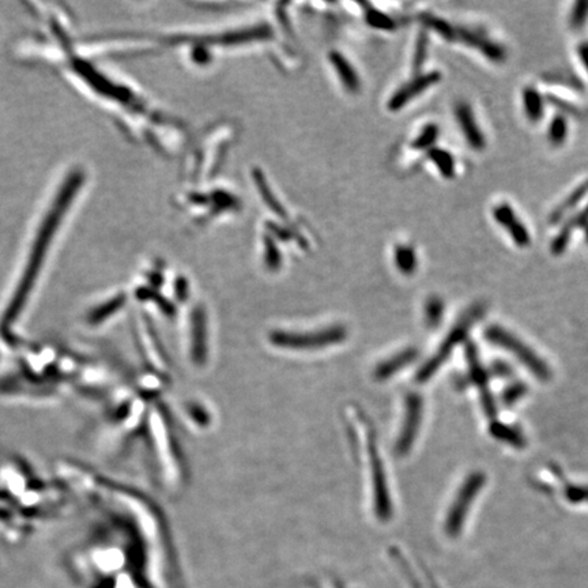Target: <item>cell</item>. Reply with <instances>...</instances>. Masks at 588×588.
Here are the masks:
<instances>
[{"instance_id":"1","label":"cell","mask_w":588,"mask_h":588,"mask_svg":"<svg viewBox=\"0 0 588 588\" xmlns=\"http://www.w3.org/2000/svg\"><path fill=\"white\" fill-rule=\"evenodd\" d=\"M83 172L79 169L73 170L67 179L64 180V183L61 184L57 195H56L55 201L52 203L51 208L48 210L45 220H42L38 232H37L36 239H35V244L32 247V252L30 257L28 259V264L25 269V276L20 282L18 292L16 295L14 304H13V310L19 308V305L25 301L26 295L29 293L32 283L35 282L36 276L40 273L42 260L45 259L47 252L51 248L52 240L55 237L56 232L63 220L64 214L70 210V206L75 199V195L79 192L82 184H83Z\"/></svg>"},{"instance_id":"2","label":"cell","mask_w":588,"mask_h":588,"mask_svg":"<svg viewBox=\"0 0 588 588\" xmlns=\"http://www.w3.org/2000/svg\"><path fill=\"white\" fill-rule=\"evenodd\" d=\"M355 423L358 429L361 430L360 435L364 439L361 445L365 448L364 449L365 467H367L365 470H367L368 481H369V488H370L369 492L372 493L370 500H372L373 514L380 520L388 519L391 516V497H389L384 464H383V460L379 457L375 433L372 430V426H369L367 421L363 420L361 417H357Z\"/></svg>"},{"instance_id":"3","label":"cell","mask_w":588,"mask_h":588,"mask_svg":"<svg viewBox=\"0 0 588 588\" xmlns=\"http://www.w3.org/2000/svg\"><path fill=\"white\" fill-rule=\"evenodd\" d=\"M348 331L341 324H331L316 330H276L270 334L276 348L293 351H316L342 343Z\"/></svg>"},{"instance_id":"4","label":"cell","mask_w":588,"mask_h":588,"mask_svg":"<svg viewBox=\"0 0 588 588\" xmlns=\"http://www.w3.org/2000/svg\"><path fill=\"white\" fill-rule=\"evenodd\" d=\"M486 338L498 346H502L504 349L511 351L519 358L520 363H523L533 372L536 377L542 380H546L551 377V369L548 368V365L534 353L533 350L526 346L510 331L504 330L502 327H498V326H492L489 330L486 331Z\"/></svg>"},{"instance_id":"5","label":"cell","mask_w":588,"mask_h":588,"mask_svg":"<svg viewBox=\"0 0 588 588\" xmlns=\"http://www.w3.org/2000/svg\"><path fill=\"white\" fill-rule=\"evenodd\" d=\"M482 312H483V307L482 305H476L469 312L464 313L460 317L459 322L454 326V329L449 332L447 341L441 345L439 353L435 354L432 357V360L426 365H423V369L420 370V375H418V379L420 380H426L428 377H430L436 372V369L440 367L441 363L452 351V346L455 343H459L460 341L467 335V332L470 331L471 326L482 316Z\"/></svg>"},{"instance_id":"6","label":"cell","mask_w":588,"mask_h":588,"mask_svg":"<svg viewBox=\"0 0 588 588\" xmlns=\"http://www.w3.org/2000/svg\"><path fill=\"white\" fill-rule=\"evenodd\" d=\"M483 485H485V476L482 473H474L466 479V482L460 488L458 496L454 500V504L449 508V514L445 523L448 533L454 534L459 531L467 511L470 510L474 498L481 492Z\"/></svg>"},{"instance_id":"7","label":"cell","mask_w":588,"mask_h":588,"mask_svg":"<svg viewBox=\"0 0 588 588\" xmlns=\"http://www.w3.org/2000/svg\"><path fill=\"white\" fill-rule=\"evenodd\" d=\"M457 41L476 49L493 63H504L507 60V48L478 28L457 26Z\"/></svg>"},{"instance_id":"8","label":"cell","mask_w":588,"mask_h":588,"mask_svg":"<svg viewBox=\"0 0 588 588\" xmlns=\"http://www.w3.org/2000/svg\"><path fill=\"white\" fill-rule=\"evenodd\" d=\"M404 404V418L395 442V449L401 455L407 454L411 449L423 420V401L418 395L410 394Z\"/></svg>"},{"instance_id":"9","label":"cell","mask_w":588,"mask_h":588,"mask_svg":"<svg viewBox=\"0 0 588 588\" xmlns=\"http://www.w3.org/2000/svg\"><path fill=\"white\" fill-rule=\"evenodd\" d=\"M441 81V74L439 71H429V73L420 74L404 86H401L396 92L394 93L388 101V110L398 112L406 107L410 101H413L416 97L421 95L423 92L430 89L432 86L437 85Z\"/></svg>"},{"instance_id":"10","label":"cell","mask_w":588,"mask_h":588,"mask_svg":"<svg viewBox=\"0 0 588 588\" xmlns=\"http://www.w3.org/2000/svg\"><path fill=\"white\" fill-rule=\"evenodd\" d=\"M271 37V29L267 25H257V26H252V28H245V29H239V30H233V32H228V33H222L218 36L203 37V38H194L192 44H199V45H204V47H210V45H223V47H230V45H241V44H247V42H252V41H263Z\"/></svg>"},{"instance_id":"11","label":"cell","mask_w":588,"mask_h":588,"mask_svg":"<svg viewBox=\"0 0 588 588\" xmlns=\"http://www.w3.org/2000/svg\"><path fill=\"white\" fill-rule=\"evenodd\" d=\"M492 213L495 220L501 228H504V230L510 235L516 247L526 248L531 244V235L527 226L519 220L511 204L505 202L498 203L495 206Z\"/></svg>"},{"instance_id":"12","label":"cell","mask_w":588,"mask_h":588,"mask_svg":"<svg viewBox=\"0 0 588 588\" xmlns=\"http://www.w3.org/2000/svg\"><path fill=\"white\" fill-rule=\"evenodd\" d=\"M454 114L467 145L477 151L483 150L486 147V136L482 129L478 126L476 114L470 104L459 101L454 108Z\"/></svg>"},{"instance_id":"13","label":"cell","mask_w":588,"mask_h":588,"mask_svg":"<svg viewBox=\"0 0 588 588\" xmlns=\"http://www.w3.org/2000/svg\"><path fill=\"white\" fill-rule=\"evenodd\" d=\"M588 195V179L582 182L577 187H575L570 194L558 203L549 216L551 225H557L561 222H567L570 214H572L577 206L584 201Z\"/></svg>"},{"instance_id":"14","label":"cell","mask_w":588,"mask_h":588,"mask_svg":"<svg viewBox=\"0 0 588 588\" xmlns=\"http://www.w3.org/2000/svg\"><path fill=\"white\" fill-rule=\"evenodd\" d=\"M588 223V202L583 210H580L577 214H575L572 218H568L564 222L563 229L558 232V235L551 241V251L553 255L558 257L565 252V249L570 245V237L575 232V229L584 228Z\"/></svg>"},{"instance_id":"15","label":"cell","mask_w":588,"mask_h":588,"mask_svg":"<svg viewBox=\"0 0 588 588\" xmlns=\"http://www.w3.org/2000/svg\"><path fill=\"white\" fill-rule=\"evenodd\" d=\"M330 63L334 71L338 75L341 83L349 93H358L361 89V81L357 75V71L351 66L349 60L338 51H332L330 54Z\"/></svg>"},{"instance_id":"16","label":"cell","mask_w":588,"mask_h":588,"mask_svg":"<svg viewBox=\"0 0 588 588\" xmlns=\"http://www.w3.org/2000/svg\"><path fill=\"white\" fill-rule=\"evenodd\" d=\"M416 357V351L413 349L404 350L396 353L395 355L388 357L383 363H379L375 368V376L379 380H386L399 372L401 368L407 367L413 358Z\"/></svg>"},{"instance_id":"17","label":"cell","mask_w":588,"mask_h":588,"mask_svg":"<svg viewBox=\"0 0 588 588\" xmlns=\"http://www.w3.org/2000/svg\"><path fill=\"white\" fill-rule=\"evenodd\" d=\"M523 110L531 123H539L545 113V98L534 86H527L522 93Z\"/></svg>"},{"instance_id":"18","label":"cell","mask_w":588,"mask_h":588,"mask_svg":"<svg viewBox=\"0 0 588 588\" xmlns=\"http://www.w3.org/2000/svg\"><path fill=\"white\" fill-rule=\"evenodd\" d=\"M428 158L435 167L440 172L444 179H454L457 175V163L454 155L440 147H433L428 151Z\"/></svg>"},{"instance_id":"19","label":"cell","mask_w":588,"mask_h":588,"mask_svg":"<svg viewBox=\"0 0 588 588\" xmlns=\"http://www.w3.org/2000/svg\"><path fill=\"white\" fill-rule=\"evenodd\" d=\"M394 260H395L396 269L404 276H411L417 270V263H418L417 252L411 245H407V244L396 245L395 252H394Z\"/></svg>"},{"instance_id":"20","label":"cell","mask_w":588,"mask_h":588,"mask_svg":"<svg viewBox=\"0 0 588 588\" xmlns=\"http://www.w3.org/2000/svg\"><path fill=\"white\" fill-rule=\"evenodd\" d=\"M254 179H255V184H257V189H259V192H260V195H261V198H263L264 203L269 206V208H270V210H273V211L276 213V216H278V217H281L282 220H283V218L286 220V218H288V214H286L285 208L281 206V203L278 202L276 195H274V194H271V189H270L269 184L266 182V179H264L263 173L257 170V172L254 173Z\"/></svg>"},{"instance_id":"21","label":"cell","mask_w":588,"mask_h":588,"mask_svg":"<svg viewBox=\"0 0 588 588\" xmlns=\"http://www.w3.org/2000/svg\"><path fill=\"white\" fill-rule=\"evenodd\" d=\"M421 22H423L425 28H428L430 30H435L444 40L457 41V26L451 25L448 20L439 18V17L432 16V14H423Z\"/></svg>"},{"instance_id":"22","label":"cell","mask_w":588,"mask_h":588,"mask_svg":"<svg viewBox=\"0 0 588 588\" xmlns=\"http://www.w3.org/2000/svg\"><path fill=\"white\" fill-rule=\"evenodd\" d=\"M568 138V120L563 114H554L548 127V139L553 146H561Z\"/></svg>"},{"instance_id":"23","label":"cell","mask_w":588,"mask_h":588,"mask_svg":"<svg viewBox=\"0 0 588 588\" xmlns=\"http://www.w3.org/2000/svg\"><path fill=\"white\" fill-rule=\"evenodd\" d=\"M439 134H440L439 126L433 124V123H429L414 138L411 147L416 148V150H428L429 151L430 148H433V145L439 139Z\"/></svg>"},{"instance_id":"24","label":"cell","mask_w":588,"mask_h":588,"mask_svg":"<svg viewBox=\"0 0 588 588\" xmlns=\"http://www.w3.org/2000/svg\"><path fill=\"white\" fill-rule=\"evenodd\" d=\"M367 22L369 26L377 30H394L396 28V22L394 19L373 8L367 11Z\"/></svg>"},{"instance_id":"25","label":"cell","mask_w":588,"mask_h":588,"mask_svg":"<svg viewBox=\"0 0 588 588\" xmlns=\"http://www.w3.org/2000/svg\"><path fill=\"white\" fill-rule=\"evenodd\" d=\"M588 19V1L587 0H580L576 1L570 10V25L572 29L579 30L582 29Z\"/></svg>"},{"instance_id":"26","label":"cell","mask_w":588,"mask_h":588,"mask_svg":"<svg viewBox=\"0 0 588 588\" xmlns=\"http://www.w3.org/2000/svg\"><path fill=\"white\" fill-rule=\"evenodd\" d=\"M428 45H429V40H428V35L426 30L421 32L417 41H416V48H414V56H413V70H416L417 73L421 70L426 56H428Z\"/></svg>"},{"instance_id":"27","label":"cell","mask_w":588,"mask_h":588,"mask_svg":"<svg viewBox=\"0 0 588 588\" xmlns=\"http://www.w3.org/2000/svg\"><path fill=\"white\" fill-rule=\"evenodd\" d=\"M442 301L437 297H432L426 301L425 305V314H426V322L428 324L433 326L437 324L440 322L441 314H442Z\"/></svg>"},{"instance_id":"28","label":"cell","mask_w":588,"mask_h":588,"mask_svg":"<svg viewBox=\"0 0 588 588\" xmlns=\"http://www.w3.org/2000/svg\"><path fill=\"white\" fill-rule=\"evenodd\" d=\"M264 260L266 264L271 269V270H276L281 266V255L278 252L276 242L274 240L269 236L264 237Z\"/></svg>"},{"instance_id":"29","label":"cell","mask_w":588,"mask_h":588,"mask_svg":"<svg viewBox=\"0 0 588 588\" xmlns=\"http://www.w3.org/2000/svg\"><path fill=\"white\" fill-rule=\"evenodd\" d=\"M567 497L573 502H588V486H570Z\"/></svg>"},{"instance_id":"30","label":"cell","mask_w":588,"mask_h":588,"mask_svg":"<svg viewBox=\"0 0 588 588\" xmlns=\"http://www.w3.org/2000/svg\"><path fill=\"white\" fill-rule=\"evenodd\" d=\"M192 59H194V61H195V63H198V64L208 63V61H210V59H211V55H210V52H208V47H204V45L195 44V48H194V52H192Z\"/></svg>"},{"instance_id":"31","label":"cell","mask_w":588,"mask_h":588,"mask_svg":"<svg viewBox=\"0 0 588 588\" xmlns=\"http://www.w3.org/2000/svg\"><path fill=\"white\" fill-rule=\"evenodd\" d=\"M523 394H524V387L514 386L512 388H510V389H507L504 399H505V402L508 404H514L516 398L522 396Z\"/></svg>"},{"instance_id":"32","label":"cell","mask_w":588,"mask_h":588,"mask_svg":"<svg viewBox=\"0 0 588 588\" xmlns=\"http://www.w3.org/2000/svg\"><path fill=\"white\" fill-rule=\"evenodd\" d=\"M577 56L584 67V70L588 74V41H583L579 47H577Z\"/></svg>"},{"instance_id":"33","label":"cell","mask_w":588,"mask_h":588,"mask_svg":"<svg viewBox=\"0 0 588 588\" xmlns=\"http://www.w3.org/2000/svg\"><path fill=\"white\" fill-rule=\"evenodd\" d=\"M583 232H584V240H586V242L588 244V223L583 228Z\"/></svg>"}]
</instances>
